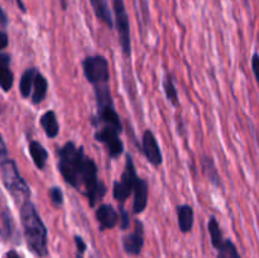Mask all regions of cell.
Here are the masks:
<instances>
[{"label": "cell", "instance_id": "obj_1", "mask_svg": "<svg viewBox=\"0 0 259 258\" xmlns=\"http://www.w3.org/2000/svg\"><path fill=\"white\" fill-rule=\"evenodd\" d=\"M58 171L66 184L72 186L95 207L108 192V187L99 177L98 164L85 153L83 147L68 141L57 149Z\"/></svg>", "mask_w": 259, "mask_h": 258}, {"label": "cell", "instance_id": "obj_2", "mask_svg": "<svg viewBox=\"0 0 259 258\" xmlns=\"http://www.w3.org/2000/svg\"><path fill=\"white\" fill-rule=\"evenodd\" d=\"M20 222L28 248L37 257L48 255V230L38 214L34 204L27 200L20 205Z\"/></svg>", "mask_w": 259, "mask_h": 258}, {"label": "cell", "instance_id": "obj_3", "mask_svg": "<svg viewBox=\"0 0 259 258\" xmlns=\"http://www.w3.org/2000/svg\"><path fill=\"white\" fill-rule=\"evenodd\" d=\"M0 172H2L3 184L5 189L12 195L17 204L22 205L27 200H30V195H32L30 187L24 177L20 175L17 162L14 159L8 158L7 161L0 163Z\"/></svg>", "mask_w": 259, "mask_h": 258}, {"label": "cell", "instance_id": "obj_4", "mask_svg": "<svg viewBox=\"0 0 259 258\" xmlns=\"http://www.w3.org/2000/svg\"><path fill=\"white\" fill-rule=\"evenodd\" d=\"M137 179H138V175H137L134 161L131 154L128 153L125 157V166H124L123 174H121L120 179L114 182L113 185V197L119 202L120 207H124V202L128 200L131 195H133Z\"/></svg>", "mask_w": 259, "mask_h": 258}, {"label": "cell", "instance_id": "obj_5", "mask_svg": "<svg viewBox=\"0 0 259 258\" xmlns=\"http://www.w3.org/2000/svg\"><path fill=\"white\" fill-rule=\"evenodd\" d=\"M82 70L86 80L93 86L110 82L109 61L101 55L88 56L82 61Z\"/></svg>", "mask_w": 259, "mask_h": 258}, {"label": "cell", "instance_id": "obj_6", "mask_svg": "<svg viewBox=\"0 0 259 258\" xmlns=\"http://www.w3.org/2000/svg\"><path fill=\"white\" fill-rule=\"evenodd\" d=\"M113 9L116 30H118L119 35V45H120L124 57L129 58L132 56L131 23H129V17L124 0H113Z\"/></svg>", "mask_w": 259, "mask_h": 258}, {"label": "cell", "instance_id": "obj_7", "mask_svg": "<svg viewBox=\"0 0 259 258\" xmlns=\"http://www.w3.org/2000/svg\"><path fill=\"white\" fill-rule=\"evenodd\" d=\"M120 134L121 132L116 131L113 126L103 125L96 128L94 137H95V139L99 143H101L105 147L109 157L111 159H116L124 152V143L120 139Z\"/></svg>", "mask_w": 259, "mask_h": 258}, {"label": "cell", "instance_id": "obj_8", "mask_svg": "<svg viewBox=\"0 0 259 258\" xmlns=\"http://www.w3.org/2000/svg\"><path fill=\"white\" fill-rule=\"evenodd\" d=\"M142 153L147 158V161L154 167L161 166L163 162V154H162L161 147L158 141L151 129H146L142 136Z\"/></svg>", "mask_w": 259, "mask_h": 258}, {"label": "cell", "instance_id": "obj_9", "mask_svg": "<svg viewBox=\"0 0 259 258\" xmlns=\"http://www.w3.org/2000/svg\"><path fill=\"white\" fill-rule=\"evenodd\" d=\"M124 250L131 255H139L144 245V225L141 220L136 219L134 229L121 239Z\"/></svg>", "mask_w": 259, "mask_h": 258}, {"label": "cell", "instance_id": "obj_10", "mask_svg": "<svg viewBox=\"0 0 259 258\" xmlns=\"http://www.w3.org/2000/svg\"><path fill=\"white\" fill-rule=\"evenodd\" d=\"M96 220L99 223L100 232L113 229L120 223V214L110 204H100L95 211Z\"/></svg>", "mask_w": 259, "mask_h": 258}, {"label": "cell", "instance_id": "obj_11", "mask_svg": "<svg viewBox=\"0 0 259 258\" xmlns=\"http://www.w3.org/2000/svg\"><path fill=\"white\" fill-rule=\"evenodd\" d=\"M149 196V184L147 180L138 177L136 186L133 190V212L134 214H142L148 205Z\"/></svg>", "mask_w": 259, "mask_h": 258}, {"label": "cell", "instance_id": "obj_12", "mask_svg": "<svg viewBox=\"0 0 259 258\" xmlns=\"http://www.w3.org/2000/svg\"><path fill=\"white\" fill-rule=\"evenodd\" d=\"M12 57L9 53L0 52V89L4 93H9L14 83V73L10 68Z\"/></svg>", "mask_w": 259, "mask_h": 258}, {"label": "cell", "instance_id": "obj_13", "mask_svg": "<svg viewBox=\"0 0 259 258\" xmlns=\"http://www.w3.org/2000/svg\"><path fill=\"white\" fill-rule=\"evenodd\" d=\"M176 212L180 232L184 233V234L191 232L195 222L194 207L189 204H181L176 207Z\"/></svg>", "mask_w": 259, "mask_h": 258}, {"label": "cell", "instance_id": "obj_14", "mask_svg": "<svg viewBox=\"0 0 259 258\" xmlns=\"http://www.w3.org/2000/svg\"><path fill=\"white\" fill-rule=\"evenodd\" d=\"M200 162H201V169L204 176L206 177L207 181L211 185H214L215 187L220 189L223 186L222 182V176H220L219 171H218L217 166H215L214 159L210 156H206V154H202L201 158H200Z\"/></svg>", "mask_w": 259, "mask_h": 258}, {"label": "cell", "instance_id": "obj_15", "mask_svg": "<svg viewBox=\"0 0 259 258\" xmlns=\"http://www.w3.org/2000/svg\"><path fill=\"white\" fill-rule=\"evenodd\" d=\"M28 149H29V154L33 159V163L35 164L38 169L43 171L46 168V164H47V159H48V151L45 148L40 142L34 141H29V144H28Z\"/></svg>", "mask_w": 259, "mask_h": 258}, {"label": "cell", "instance_id": "obj_16", "mask_svg": "<svg viewBox=\"0 0 259 258\" xmlns=\"http://www.w3.org/2000/svg\"><path fill=\"white\" fill-rule=\"evenodd\" d=\"M48 93V80L46 78V76L42 72L38 71L35 73L34 77V85H33V91L32 96H30V101L34 105H39L45 101V99L47 98Z\"/></svg>", "mask_w": 259, "mask_h": 258}, {"label": "cell", "instance_id": "obj_17", "mask_svg": "<svg viewBox=\"0 0 259 258\" xmlns=\"http://www.w3.org/2000/svg\"><path fill=\"white\" fill-rule=\"evenodd\" d=\"M39 124L45 131L46 136L51 139H55L60 133V124H58L57 115L53 110H48L40 116Z\"/></svg>", "mask_w": 259, "mask_h": 258}, {"label": "cell", "instance_id": "obj_18", "mask_svg": "<svg viewBox=\"0 0 259 258\" xmlns=\"http://www.w3.org/2000/svg\"><path fill=\"white\" fill-rule=\"evenodd\" d=\"M90 4L93 7L96 18L111 29L114 27V20L110 8H109L108 0H90Z\"/></svg>", "mask_w": 259, "mask_h": 258}, {"label": "cell", "instance_id": "obj_19", "mask_svg": "<svg viewBox=\"0 0 259 258\" xmlns=\"http://www.w3.org/2000/svg\"><path fill=\"white\" fill-rule=\"evenodd\" d=\"M38 70L35 67H29L22 73L19 81V91L23 99H28L32 96L33 85H34V77Z\"/></svg>", "mask_w": 259, "mask_h": 258}, {"label": "cell", "instance_id": "obj_20", "mask_svg": "<svg viewBox=\"0 0 259 258\" xmlns=\"http://www.w3.org/2000/svg\"><path fill=\"white\" fill-rule=\"evenodd\" d=\"M162 86H163V91L167 100L171 103V105L176 106L177 108V106L180 105L179 93H177L176 85H175L174 76H172L169 72H166V75H164L163 81H162Z\"/></svg>", "mask_w": 259, "mask_h": 258}, {"label": "cell", "instance_id": "obj_21", "mask_svg": "<svg viewBox=\"0 0 259 258\" xmlns=\"http://www.w3.org/2000/svg\"><path fill=\"white\" fill-rule=\"evenodd\" d=\"M207 230H209L210 239H211V245L215 249H219L225 242V238L223 235L222 228H220L219 222L217 220V218L211 217L207 223Z\"/></svg>", "mask_w": 259, "mask_h": 258}, {"label": "cell", "instance_id": "obj_22", "mask_svg": "<svg viewBox=\"0 0 259 258\" xmlns=\"http://www.w3.org/2000/svg\"><path fill=\"white\" fill-rule=\"evenodd\" d=\"M13 233H14V224H13L12 215L8 210H4L0 214V235L4 239L9 240L13 238Z\"/></svg>", "mask_w": 259, "mask_h": 258}, {"label": "cell", "instance_id": "obj_23", "mask_svg": "<svg viewBox=\"0 0 259 258\" xmlns=\"http://www.w3.org/2000/svg\"><path fill=\"white\" fill-rule=\"evenodd\" d=\"M217 258H242L232 239H225L224 244L218 249Z\"/></svg>", "mask_w": 259, "mask_h": 258}, {"label": "cell", "instance_id": "obj_24", "mask_svg": "<svg viewBox=\"0 0 259 258\" xmlns=\"http://www.w3.org/2000/svg\"><path fill=\"white\" fill-rule=\"evenodd\" d=\"M48 195H50V200L52 202L53 206L61 207L63 205V191L61 190V187L58 186H52L50 190H48Z\"/></svg>", "mask_w": 259, "mask_h": 258}, {"label": "cell", "instance_id": "obj_25", "mask_svg": "<svg viewBox=\"0 0 259 258\" xmlns=\"http://www.w3.org/2000/svg\"><path fill=\"white\" fill-rule=\"evenodd\" d=\"M75 245H76V258H83L85 255L86 249H88V245H86L85 240L81 235H75Z\"/></svg>", "mask_w": 259, "mask_h": 258}, {"label": "cell", "instance_id": "obj_26", "mask_svg": "<svg viewBox=\"0 0 259 258\" xmlns=\"http://www.w3.org/2000/svg\"><path fill=\"white\" fill-rule=\"evenodd\" d=\"M131 228V214L125 210V207H120V229L126 230Z\"/></svg>", "mask_w": 259, "mask_h": 258}, {"label": "cell", "instance_id": "obj_27", "mask_svg": "<svg viewBox=\"0 0 259 258\" xmlns=\"http://www.w3.org/2000/svg\"><path fill=\"white\" fill-rule=\"evenodd\" d=\"M252 71L253 73H254L255 81H257L259 86V55L257 52L253 53L252 56Z\"/></svg>", "mask_w": 259, "mask_h": 258}, {"label": "cell", "instance_id": "obj_28", "mask_svg": "<svg viewBox=\"0 0 259 258\" xmlns=\"http://www.w3.org/2000/svg\"><path fill=\"white\" fill-rule=\"evenodd\" d=\"M9 158V153H8V147L5 141L3 139L2 134H0V163L5 162Z\"/></svg>", "mask_w": 259, "mask_h": 258}, {"label": "cell", "instance_id": "obj_29", "mask_svg": "<svg viewBox=\"0 0 259 258\" xmlns=\"http://www.w3.org/2000/svg\"><path fill=\"white\" fill-rule=\"evenodd\" d=\"M9 45V37L5 30H0V51L5 50Z\"/></svg>", "mask_w": 259, "mask_h": 258}, {"label": "cell", "instance_id": "obj_30", "mask_svg": "<svg viewBox=\"0 0 259 258\" xmlns=\"http://www.w3.org/2000/svg\"><path fill=\"white\" fill-rule=\"evenodd\" d=\"M8 25V15L4 12L2 7H0V28H5Z\"/></svg>", "mask_w": 259, "mask_h": 258}, {"label": "cell", "instance_id": "obj_31", "mask_svg": "<svg viewBox=\"0 0 259 258\" xmlns=\"http://www.w3.org/2000/svg\"><path fill=\"white\" fill-rule=\"evenodd\" d=\"M3 258H23V257L15 249H10V250H8L7 253H5L4 257H3Z\"/></svg>", "mask_w": 259, "mask_h": 258}, {"label": "cell", "instance_id": "obj_32", "mask_svg": "<svg viewBox=\"0 0 259 258\" xmlns=\"http://www.w3.org/2000/svg\"><path fill=\"white\" fill-rule=\"evenodd\" d=\"M17 4H18V7H19V9L22 10L23 13H25V7H24V4H23V0H17Z\"/></svg>", "mask_w": 259, "mask_h": 258}]
</instances>
